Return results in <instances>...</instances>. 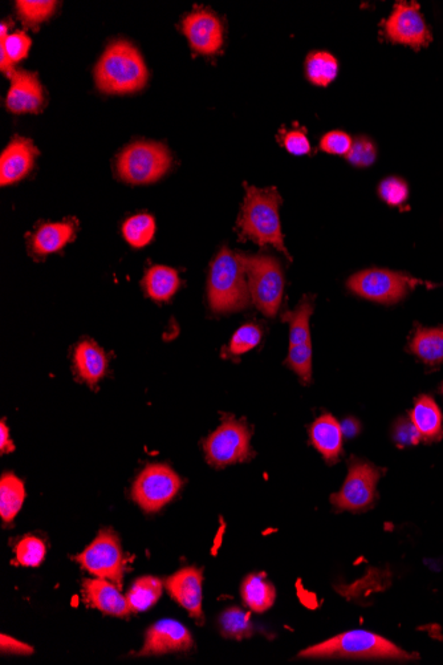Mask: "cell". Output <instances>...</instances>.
Listing matches in <instances>:
<instances>
[{
	"label": "cell",
	"instance_id": "28",
	"mask_svg": "<svg viewBox=\"0 0 443 665\" xmlns=\"http://www.w3.org/2000/svg\"><path fill=\"white\" fill-rule=\"evenodd\" d=\"M31 48V39L26 32L16 31L14 34L3 36L0 40V67L10 76L14 72V64L27 58Z\"/></svg>",
	"mask_w": 443,
	"mask_h": 665
},
{
	"label": "cell",
	"instance_id": "29",
	"mask_svg": "<svg viewBox=\"0 0 443 665\" xmlns=\"http://www.w3.org/2000/svg\"><path fill=\"white\" fill-rule=\"evenodd\" d=\"M162 582L154 577H142L134 582L132 589L127 594V599L132 612H144L153 607L162 595Z\"/></svg>",
	"mask_w": 443,
	"mask_h": 665
},
{
	"label": "cell",
	"instance_id": "31",
	"mask_svg": "<svg viewBox=\"0 0 443 665\" xmlns=\"http://www.w3.org/2000/svg\"><path fill=\"white\" fill-rule=\"evenodd\" d=\"M156 221L149 214H137L130 217L123 226L125 241L134 249H142L149 245L156 234Z\"/></svg>",
	"mask_w": 443,
	"mask_h": 665
},
{
	"label": "cell",
	"instance_id": "17",
	"mask_svg": "<svg viewBox=\"0 0 443 665\" xmlns=\"http://www.w3.org/2000/svg\"><path fill=\"white\" fill-rule=\"evenodd\" d=\"M38 153L31 140L15 137L0 156V185H12L23 180L31 172Z\"/></svg>",
	"mask_w": 443,
	"mask_h": 665
},
{
	"label": "cell",
	"instance_id": "16",
	"mask_svg": "<svg viewBox=\"0 0 443 665\" xmlns=\"http://www.w3.org/2000/svg\"><path fill=\"white\" fill-rule=\"evenodd\" d=\"M202 570L197 567H185L166 579L165 586L169 595L189 612L191 618L203 624L205 616L202 610Z\"/></svg>",
	"mask_w": 443,
	"mask_h": 665
},
{
	"label": "cell",
	"instance_id": "12",
	"mask_svg": "<svg viewBox=\"0 0 443 665\" xmlns=\"http://www.w3.org/2000/svg\"><path fill=\"white\" fill-rule=\"evenodd\" d=\"M380 477V469L376 466L353 458L343 488L331 498L333 506L349 512L368 509L375 502Z\"/></svg>",
	"mask_w": 443,
	"mask_h": 665
},
{
	"label": "cell",
	"instance_id": "18",
	"mask_svg": "<svg viewBox=\"0 0 443 665\" xmlns=\"http://www.w3.org/2000/svg\"><path fill=\"white\" fill-rule=\"evenodd\" d=\"M6 105L12 113H36L42 108L44 95L38 76L27 71H14L10 75Z\"/></svg>",
	"mask_w": 443,
	"mask_h": 665
},
{
	"label": "cell",
	"instance_id": "14",
	"mask_svg": "<svg viewBox=\"0 0 443 665\" xmlns=\"http://www.w3.org/2000/svg\"><path fill=\"white\" fill-rule=\"evenodd\" d=\"M193 647V638L184 626L173 619H164L146 631L145 643L138 656H160L186 652Z\"/></svg>",
	"mask_w": 443,
	"mask_h": 665
},
{
	"label": "cell",
	"instance_id": "6",
	"mask_svg": "<svg viewBox=\"0 0 443 665\" xmlns=\"http://www.w3.org/2000/svg\"><path fill=\"white\" fill-rule=\"evenodd\" d=\"M172 157L168 148L152 141H137L117 158V174L130 185H148L168 172Z\"/></svg>",
	"mask_w": 443,
	"mask_h": 665
},
{
	"label": "cell",
	"instance_id": "33",
	"mask_svg": "<svg viewBox=\"0 0 443 665\" xmlns=\"http://www.w3.org/2000/svg\"><path fill=\"white\" fill-rule=\"evenodd\" d=\"M222 634L227 638L242 640L253 634L250 615L241 608L233 607L226 610L219 618Z\"/></svg>",
	"mask_w": 443,
	"mask_h": 665
},
{
	"label": "cell",
	"instance_id": "15",
	"mask_svg": "<svg viewBox=\"0 0 443 665\" xmlns=\"http://www.w3.org/2000/svg\"><path fill=\"white\" fill-rule=\"evenodd\" d=\"M182 31L191 48L202 55H214L223 44L221 20L207 10H195L184 19Z\"/></svg>",
	"mask_w": 443,
	"mask_h": 665
},
{
	"label": "cell",
	"instance_id": "21",
	"mask_svg": "<svg viewBox=\"0 0 443 665\" xmlns=\"http://www.w3.org/2000/svg\"><path fill=\"white\" fill-rule=\"evenodd\" d=\"M73 237H75V225L72 221L46 223L31 235V253L36 257H47L48 254L62 250Z\"/></svg>",
	"mask_w": 443,
	"mask_h": 665
},
{
	"label": "cell",
	"instance_id": "22",
	"mask_svg": "<svg viewBox=\"0 0 443 665\" xmlns=\"http://www.w3.org/2000/svg\"><path fill=\"white\" fill-rule=\"evenodd\" d=\"M310 437L312 444L319 450L325 461L336 462L343 450V431L335 417L331 415L320 416L311 425Z\"/></svg>",
	"mask_w": 443,
	"mask_h": 665
},
{
	"label": "cell",
	"instance_id": "39",
	"mask_svg": "<svg viewBox=\"0 0 443 665\" xmlns=\"http://www.w3.org/2000/svg\"><path fill=\"white\" fill-rule=\"evenodd\" d=\"M393 440L394 443L400 446V448H404V446L417 445L422 440V437L420 432H418L416 425L413 424L412 419L401 417V419L394 424Z\"/></svg>",
	"mask_w": 443,
	"mask_h": 665
},
{
	"label": "cell",
	"instance_id": "34",
	"mask_svg": "<svg viewBox=\"0 0 443 665\" xmlns=\"http://www.w3.org/2000/svg\"><path fill=\"white\" fill-rule=\"evenodd\" d=\"M16 562L24 567H38L46 558V545L42 539L27 535L15 546Z\"/></svg>",
	"mask_w": 443,
	"mask_h": 665
},
{
	"label": "cell",
	"instance_id": "19",
	"mask_svg": "<svg viewBox=\"0 0 443 665\" xmlns=\"http://www.w3.org/2000/svg\"><path fill=\"white\" fill-rule=\"evenodd\" d=\"M83 592L85 603L105 615L127 618L132 612L127 596L121 595L119 587L107 579H85Z\"/></svg>",
	"mask_w": 443,
	"mask_h": 665
},
{
	"label": "cell",
	"instance_id": "2",
	"mask_svg": "<svg viewBox=\"0 0 443 665\" xmlns=\"http://www.w3.org/2000/svg\"><path fill=\"white\" fill-rule=\"evenodd\" d=\"M96 85L109 95L140 91L148 81V70L137 48L125 40L108 46L95 68Z\"/></svg>",
	"mask_w": 443,
	"mask_h": 665
},
{
	"label": "cell",
	"instance_id": "32",
	"mask_svg": "<svg viewBox=\"0 0 443 665\" xmlns=\"http://www.w3.org/2000/svg\"><path fill=\"white\" fill-rule=\"evenodd\" d=\"M263 338L262 328L258 324L247 323L238 328L231 338L229 346L223 348V358H237L259 346Z\"/></svg>",
	"mask_w": 443,
	"mask_h": 665
},
{
	"label": "cell",
	"instance_id": "44",
	"mask_svg": "<svg viewBox=\"0 0 443 665\" xmlns=\"http://www.w3.org/2000/svg\"><path fill=\"white\" fill-rule=\"evenodd\" d=\"M442 393H443V387H442Z\"/></svg>",
	"mask_w": 443,
	"mask_h": 665
},
{
	"label": "cell",
	"instance_id": "25",
	"mask_svg": "<svg viewBox=\"0 0 443 665\" xmlns=\"http://www.w3.org/2000/svg\"><path fill=\"white\" fill-rule=\"evenodd\" d=\"M142 286L150 299L168 302L180 287V277L172 267L154 266L146 271Z\"/></svg>",
	"mask_w": 443,
	"mask_h": 665
},
{
	"label": "cell",
	"instance_id": "9",
	"mask_svg": "<svg viewBox=\"0 0 443 665\" xmlns=\"http://www.w3.org/2000/svg\"><path fill=\"white\" fill-rule=\"evenodd\" d=\"M182 480L170 466L150 464L134 481L132 497L146 513L160 512L180 493Z\"/></svg>",
	"mask_w": 443,
	"mask_h": 665
},
{
	"label": "cell",
	"instance_id": "23",
	"mask_svg": "<svg viewBox=\"0 0 443 665\" xmlns=\"http://www.w3.org/2000/svg\"><path fill=\"white\" fill-rule=\"evenodd\" d=\"M410 419L422 440L437 441L443 436V417L440 407L430 396H420L414 403Z\"/></svg>",
	"mask_w": 443,
	"mask_h": 665
},
{
	"label": "cell",
	"instance_id": "27",
	"mask_svg": "<svg viewBox=\"0 0 443 665\" xmlns=\"http://www.w3.org/2000/svg\"><path fill=\"white\" fill-rule=\"evenodd\" d=\"M26 500V489L14 473H4L0 480V517L4 523H11L18 516Z\"/></svg>",
	"mask_w": 443,
	"mask_h": 665
},
{
	"label": "cell",
	"instance_id": "13",
	"mask_svg": "<svg viewBox=\"0 0 443 665\" xmlns=\"http://www.w3.org/2000/svg\"><path fill=\"white\" fill-rule=\"evenodd\" d=\"M385 34L394 43L412 48H422L432 42L424 16L417 3H397L385 23Z\"/></svg>",
	"mask_w": 443,
	"mask_h": 665
},
{
	"label": "cell",
	"instance_id": "7",
	"mask_svg": "<svg viewBox=\"0 0 443 665\" xmlns=\"http://www.w3.org/2000/svg\"><path fill=\"white\" fill-rule=\"evenodd\" d=\"M251 436L253 433L245 421L225 417L217 431L203 441L207 462L215 468H225L251 460L254 457Z\"/></svg>",
	"mask_w": 443,
	"mask_h": 665
},
{
	"label": "cell",
	"instance_id": "43",
	"mask_svg": "<svg viewBox=\"0 0 443 665\" xmlns=\"http://www.w3.org/2000/svg\"><path fill=\"white\" fill-rule=\"evenodd\" d=\"M340 427L341 431H343V435L345 437H349V439H352V437L359 435L360 423L359 421L353 419V417L345 419L343 423L340 424Z\"/></svg>",
	"mask_w": 443,
	"mask_h": 665
},
{
	"label": "cell",
	"instance_id": "1",
	"mask_svg": "<svg viewBox=\"0 0 443 665\" xmlns=\"http://www.w3.org/2000/svg\"><path fill=\"white\" fill-rule=\"evenodd\" d=\"M282 202L275 188L258 189L246 185V197L238 218L239 237L251 239L259 246H274L291 259L280 226L279 208Z\"/></svg>",
	"mask_w": 443,
	"mask_h": 665
},
{
	"label": "cell",
	"instance_id": "20",
	"mask_svg": "<svg viewBox=\"0 0 443 665\" xmlns=\"http://www.w3.org/2000/svg\"><path fill=\"white\" fill-rule=\"evenodd\" d=\"M72 364L76 376L89 387L95 388L107 372L108 358L99 344L83 340L73 350Z\"/></svg>",
	"mask_w": 443,
	"mask_h": 665
},
{
	"label": "cell",
	"instance_id": "35",
	"mask_svg": "<svg viewBox=\"0 0 443 665\" xmlns=\"http://www.w3.org/2000/svg\"><path fill=\"white\" fill-rule=\"evenodd\" d=\"M56 2L51 0H20L16 8L20 18L28 24H39L54 14Z\"/></svg>",
	"mask_w": 443,
	"mask_h": 665
},
{
	"label": "cell",
	"instance_id": "3",
	"mask_svg": "<svg viewBox=\"0 0 443 665\" xmlns=\"http://www.w3.org/2000/svg\"><path fill=\"white\" fill-rule=\"evenodd\" d=\"M299 658L312 659H381L398 660V662H409L417 658L408 652L401 650L396 644L389 642L373 632L355 630L344 632L314 647L300 652Z\"/></svg>",
	"mask_w": 443,
	"mask_h": 665
},
{
	"label": "cell",
	"instance_id": "10",
	"mask_svg": "<svg viewBox=\"0 0 443 665\" xmlns=\"http://www.w3.org/2000/svg\"><path fill=\"white\" fill-rule=\"evenodd\" d=\"M315 304L312 296H304L294 311L284 312V322L290 324V351L286 366L300 377L304 384L312 379V342L310 319Z\"/></svg>",
	"mask_w": 443,
	"mask_h": 665
},
{
	"label": "cell",
	"instance_id": "8",
	"mask_svg": "<svg viewBox=\"0 0 443 665\" xmlns=\"http://www.w3.org/2000/svg\"><path fill=\"white\" fill-rule=\"evenodd\" d=\"M76 561L97 578L107 579L115 583L119 589L123 587V578L127 570L120 539L112 530H101L95 541L77 555Z\"/></svg>",
	"mask_w": 443,
	"mask_h": 665
},
{
	"label": "cell",
	"instance_id": "41",
	"mask_svg": "<svg viewBox=\"0 0 443 665\" xmlns=\"http://www.w3.org/2000/svg\"><path fill=\"white\" fill-rule=\"evenodd\" d=\"M0 650L2 654H12V655H32L34 654V648L28 646V644L19 642L11 636L2 635L0 638Z\"/></svg>",
	"mask_w": 443,
	"mask_h": 665
},
{
	"label": "cell",
	"instance_id": "40",
	"mask_svg": "<svg viewBox=\"0 0 443 665\" xmlns=\"http://www.w3.org/2000/svg\"><path fill=\"white\" fill-rule=\"evenodd\" d=\"M283 145L288 153L294 156H304L311 152L310 140L303 131H290L283 133Z\"/></svg>",
	"mask_w": 443,
	"mask_h": 665
},
{
	"label": "cell",
	"instance_id": "5",
	"mask_svg": "<svg viewBox=\"0 0 443 665\" xmlns=\"http://www.w3.org/2000/svg\"><path fill=\"white\" fill-rule=\"evenodd\" d=\"M253 302L263 315L274 318L282 304L284 275L278 259L270 255L238 253Z\"/></svg>",
	"mask_w": 443,
	"mask_h": 665
},
{
	"label": "cell",
	"instance_id": "42",
	"mask_svg": "<svg viewBox=\"0 0 443 665\" xmlns=\"http://www.w3.org/2000/svg\"><path fill=\"white\" fill-rule=\"evenodd\" d=\"M15 445L12 444L10 437V429L7 428L6 423L2 420L0 423V452L2 454L14 452Z\"/></svg>",
	"mask_w": 443,
	"mask_h": 665
},
{
	"label": "cell",
	"instance_id": "4",
	"mask_svg": "<svg viewBox=\"0 0 443 665\" xmlns=\"http://www.w3.org/2000/svg\"><path fill=\"white\" fill-rule=\"evenodd\" d=\"M207 294L211 311L215 314H229L249 306L246 271L239 255L227 247H223L211 263Z\"/></svg>",
	"mask_w": 443,
	"mask_h": 665
},
{
	"label": "cell",
	"instance_id": "26",
	"mask_svg": "<svg viewBox=\"0 0 443 665\" xmlns=\"http://www.w3.org/2000/svg\"><path fill=\"white\" fill-rule=\"evenodd\" d=\"M241 594L246 606L258 614L270 610L276 598L274 586L264 574L249 575L243 582Z\"/></svg>",
	"mask_w": 443,
	"mask_h": 665
},
{
	"label": "cell",
	"instance_id": "38",
	"mask_svg": "<svg viewBox=\"0 0 443 665\" xmlns=\"http://www.w3.org/2000/svg\"><path fill=\"white\" fill-rule=\"evenodd\" d=\"M353 145L352 137L343 131H332L323 136L320 148L325 153L347 156Z\"/></svg>",
	"mask_w": 443,
	"mask_h": 665
},
{
	"label": "cell",
	"instance_id": "24",
	"mask_svg": "<svg viewBox=\"0 0 443 665\" xmlns=\"http://www.w3.org/2000/svg\"><path fill=\"white\" fill-rule=\"evenodd\" d=\"M409 348L426 366H440L443 363V326L417 327L410 339Z\"/></svg>",
	"mask_w": 443,
	"mask_h": 665
},
{
	"label": "cell",
	"instance_id": "11",
	"mask_svg": "<svg viewBox=\"0 0 443 665\" xmlns=\"http://www.w3.org/2000/svg\"><path fill=\"white\" fill-rule=\"evenodd\" d=\"M420 279L385 269H368L352 275L348 279L349 290L361 298L382 304L400 302Z\"/></svg>",
	"mask_w": 443,
	"mask_h": 665
},
{
	"label": "cell",
	"instance_id": "36",
	"mask_svg": "<svg viewBox=\"0 0 443 665\" xmlns=\"http://www.w3.org/2000/svg\"><path fill=\"white\" fill-rule=\"evenodd\" d=\"M345 157H347V160L353 166L367 168V166H371L376 161L377 150L375 144L367 139V137H357L353 141L351 150H349V153Z\"/></svg>",
	"mask_w": 443,
	"mask_h": 665
},
{
	"label": "cell",
	"instance_id": "37",
	"mask_svg": "<svg viewBox=\"0 0 443 665\" xmlns=\"http://www.w3.org/2000/svg\"><path fill=\"white\" fill-rule=\"evenodd\" d=\"M379 194L382 200L390 206H400L409 197V188L404 180L397 177H389L382 181L379 186Z\"/></svg>",
	"mask_w": 443,
	"mask_h": 665
},
{
	"label": "cell",
	"instance_id": "30",
	"mask_svg": "<svg viewBox=\"0 0 443 665\" xmlns=\"http://www.w3.org/2000/svg\"><path fill=\"white\" fill-rule=\"evenodd\" d=\"M339 74V62L329 52H312L306 60L307 79L319 87H328Z\"/></svg>",
	"mask_w": 443,
	"mask_h": 665
}]
</instances>
